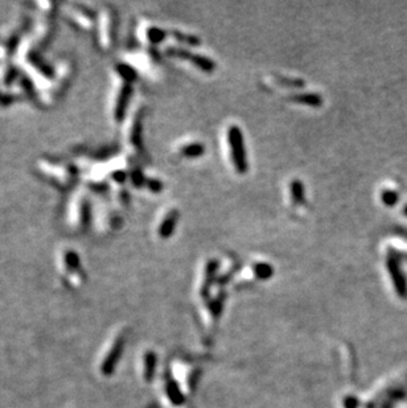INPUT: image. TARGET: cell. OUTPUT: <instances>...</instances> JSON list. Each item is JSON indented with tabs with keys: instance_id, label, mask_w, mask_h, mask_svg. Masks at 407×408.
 Here are the masks:
<instances>
[{
	"instance_id": "1",
	"label": "cell",
	"mask_w": 407,
	"mask_h": 408,
	"mask_svg": "<svg viewBox=\"0 0 407 408\" xmlns=\"http://www.w3.org/2000/svg\"><path fill=\"white\" fill-rule=\"evenodd\" d=\"M229 138L230 151H231V160L238 173H246L249 164H247L246 152L244 146V135L238 126H231L227 132Z\"/></svg>"
},
{
	"instance_id": "2",
	"label": "cell",
	"mask_w": 407,
	"mask_h": 408,
	"mask_svg": "<svg viewBox=\"0 0 407 408\" xmlns=\"http://www.w3.org/2000/svg\"><path fill=\"white\" fill-rule=\"evenodd\" d=\"M386 265L387 269H389L390 278L393 280L394 288H395V291H397L398 293V296H399L400 299H407V279L406 276H404L403 271L400 269L399 259L389 252Z\"/></svg>"
},
{
	"instance_id": "3",
	"label": "cell",
	"mask_w": 407,
	"mask_h": 408,
	"mask_svg": "<svg viewBox=\"0 0 407 408\" xmlns=\"http://www.w3.org/2000/svg\"><path fill=\"white\" fill-rule=\"evenodd\" d=\"M179 213L178 210H172L165 218H164L163 224L159 227V235L161 238H169L172 233L175 231V227L178 225Z\"/></svg>"
},
{
	"instance_id": "4",
	"label": "cell",
	"mask_w": 407,
	"mask_h": 408,
	"mask_svg": "<svg viewBox=\"0 0 407 408\" xmlns=\"http://www.w3.org/2000/svg\"><path fill=\"white\" fill-rule=\"evenodd\" d=\"M291 99L298 103H304V105L312 106V107H319L323 103V98L315 93H306V94H296L291 97Z\"/></svg>"
},
{
	"instance_id": "5",
	"label": "cell",
	"mask_w": 407,
	"mask_h": 408,
	"mask_svg": "<svg viewBox=\"0 0 407 408\" xmlns=\"http://www.w3.org/2000/svg\"><path fill=\"white\" fill-rule=\"evenodd\" d=\"M191 61L195 63L196 66L204 70V72H213L214 67H216V63H214L213 59H210L206 56H201V54H193Z\"/></svg>"
},
{
	"instance_id": "6",
	"label": "cell",
	"mask_w": 407,
	"mask_h": 408,
	"mask_svg": "<svg viewBox=\"0 0 407 408\" xmlns=\"http://www.w3.org/2000/svg\"><path fill=\"white\" fill-rule=\"evenodd\" d=\"M291 195H293L294 202H295L296 205H302V203H304L306 192H304L303 182L299 181V180H295V181L291 182Z\"/></svg>"
},
{
	"instance_id": "7",
	"label": "cell",
	"mask_w": 407,
	"mask_h": 408,
	"mask_svg": "<svg viewBox=\"0 0 407 408\" xmlns=\"http://www.w3.org/2000/svg\"><path fill=\"white\" fill-rule=\"evenodd\" d=\"M204 152H205V148L200 143H192L181 148V155L185 157H191V159L202 156Z\"/></svg>"
},
{
	"instance_id": "8",
	"label": "cell",
	"mask_w": 407,
	"mask_h": 408,
	"mask_svg": "<svg viewBox=\"0 0 407 408\" xmlns=\"http://www.w3.org/2000/svg\"><path fill=\"white\" fill-rule=\"evenodd\" d=\"M381 201L383 202V205L389 206H395L399 201V194H398L395 190H391V189H383L382 193H381Z\"/></svg>"
},
{
	"instance_id": "9",
	"label": "cell",
	"mask_w": 407,
	"mask_h": 408,
	"mask_svg": "<svg viewBox=\"0 0 407 408\" xmlns=\"http://www.w3.org/2000/svg\"><path fill=\"white\" fill-rule=\"evenodd\" d=\"M254 271L258 278L267 279V278L271 276L272 267L270 264H266V263H257V264H254Z\"/></svg>"
},
{
	"instance_id": "10",
	"label": "cell",
	"mask_w": 407,
	"mask_h": 408,
	"mask_svg": "<svg viewBox=\"0 0 407 408\" xmlns=\"http://www.w3.org/2000/svg\"><path fill=\"white\" fill-rule=\"evenodd\" d=\"M165 37V32L159 28H150L148 29V39L152 42H159Z\"/></svg>"
},
{
	"instance_id": "11",
	"label": "cell",
	"mask_w": 407,
	"mask_h": 408,
	"mask_svg": "<svg viewBox=\"0 0 407 408\" xmlns=\"http://www.w3.org/2000/svg\"><path fill=\"white\" fill-rule=\"evenodd\" d=\"M175 36H176V39H178L179 41L188 42V44H191V45H199L200 44V40L197 39V37H195V36L180 35L179 32H175Z\"/></svg>"
},
{
	"instance_id": "12",
	"label": "cell",
	"mask_w": 407,
	"mask_h": 408,
	"mask_svg": "<svg viewBox=\"0 0 407 408\" xmlns=\"http://www.w3.org/2000/svg\"><path fill=\"white\" fill-rule=\"evenodd\" d=\"M276 80H278V82L279 81L283 82L284 86H296V88L303 86V81H299V80H285V78H282V77H276Z\"/></svg>"
},
{
	"instance_id": "13",
	"label": "cell",
	"mask_w": 407,
	"mask_h": 408,
	"mask_svg": "<svg viewBox=\"0 0 407 408\" xmlns=\"http://www.w3.org/2000/svg\"><path fill=\"white\" fill-rule=\"evenodd\" d=\"M150 188L152 189L153 192H160L161 188H163V184L160 181H157V180H151Z\"/></svg>"
},
{
	"instance_id": "14",
	"label": "cell",
	"mask_w": 407,
	"mask_h": 408,
	"mask_svg": "<svg viewBox=\"0 0 407 408\" xmlns=\"http://www.w3.org/2000/svg\"><path fill=\"white\" fill-rule=\"evenodd\" d=\"M394 231H395V234H397V235H399V237H402V238H406V239H407V229L398 226V227H395V229H394Z\"/></svg>"
},
{
	"instance_id": "15",
	"label": "cell",
	"mask_w": 407,
	"mask_h": 408,
	"mask_svg": "<svg viewBox=\"0 0 407 408\" xmlns=\"http://www.w3.org/2000/svg\"><path fill=\"white\" fill-rule=\"evenodd\" d=\"M402 213H403V216L407 217V205L403 206V209H402Z\"/></svg>"
}]
</instances>
